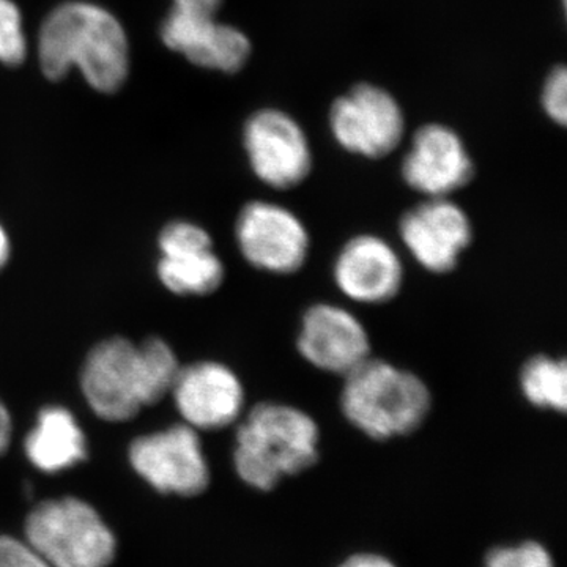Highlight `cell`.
Listing matches in <instances>:
<instances>
[{
    "label": "cell",
    "instance_id": "1",
    "mask_svg": "<svg viewBox=\"0 0 567 567\" xmlns=\"http://www.w3.org/2000/svg\"><path fill=\"white\" fill-rule=\"evenodd\" d=\"M37 48L48 80H63L78 69L102 93L121 91L128 80V37L122 22L96 3L71 0L55 7L41 24Z\"/></svg>",
    "mask_w": 567,
    "mask_h": 567
},
{
    "label": "cell",
    "instance_id": "2",
    "mask_svg": "<svg viewBox=\"0 0 567 567\" xmlns=\"http://www.w3.org/2000/svg\"><path fill=\"white\" fill-rule=\"evenodd\" d=\"M181 364L174 350L159 338L141 346L130 339L99 342L85 358L81 388L93 413L110 423H123L169 394Z\"/></svg>",
    "mask_w": 567,
    "mask_h": 567
},
{
    "label": "cell",
    "instance_id": "3",
    "mask_svg": "<svg viewBox=\"0 0 567 567\" xmlns=\"http://www.w3.org/2000/svg\"><path fill=\"white\" fill-rule=\"evenodd\" d=\"M319 425L297 406L262 402L238 425L234 465L244 483L268 492L319 458Z\"/></svg>",
    "mask_w": 567,
    "mask_h": 567
},
{
    "label": "cell",
    "instance_id": "4",
    "mask_svg": "<svg viewBox=\"0 0 567 567\" xmlns=\"http://www.w3.org/2000/svg\"><path fill=\"white\" fill-rule=\"evenodd\" d=\"M344 377L342 413L371 439L385 442L413 434L429 415L431 391L413 372L368 358Z\"/></svg>",
    "mask_w": 567,
    "mask_h": 567
},
{
    "label": "cell",
    "instance_id": "5",
    "mask_svg": "<svg viewBox=\"0 0 567 567\" xmlns=\"http://www.w3.org/2000/svg\"><path fill=\"white\" fill-rule=\"evenodd\" d=\"M25 537L50 567H107L115 557L111 528L74 496L40 503L25 522Z\"/></svg>",
    "mask_w": 567,
    "mask_h": 567
},
{
    "label": "cell",
    "instance_id": "6",
    "mask_svg": "<svg viewBox=\"0 0 567 567\" xmlns=\"http://www.w3.org/2000/svg\"><path fill=\"white\" fill-rule=\"evenodd\" d=\"M330 130L344 151L364 158H383L401 144L405 115L390 92L363 82L331 104Z\"/></svg>",
    "mask_w": 567,
    "mask_h": 567
},
{
    "label": "cell",
    "instance_id": "7",
    "mask_svg": "<svg viewBox=\"0 0 567 567\" xmlns=\"http://www.w3.org/2000/svg\"><path fill=\"white\" fill-rule=\"evenodd\" d=\"M134 472L162 494L194 496L210 483V470L196 429L175 424L137 436L130 446Z\"/></svg>",
    "mask_w": 567,
    "mask_h": 567
},
{
    "label": "cell",
    "instance_id": "8",
    "mask_svg": "<svg viewBox=\"0 0 567 567\" xmlns=\"http://www.w3.org/2000/svg\"><path fill=\"white\" fill-rule=\"evenodd\" d=\"M244 145L252 173L271 188H295L311 173L308 136L287 112L274 107L254 112L245 123Z\"/></svg>",
    "mask_w": 567,
    "mask_h": 567
},
{
    "label": "cell",
    "instance_id": "9",
    "mask_svg": "<svg viewBox=\"0 0 567 567\" xmlns=\"http://www.w3.org/2000/svg\"><path fill=\"white\" fill-rule=\"evenodd\" d=\"M238 248L252 267L274 275H292L309 256V234L303 221L278 204L254 200L237 219Z\"/></svg>",
    "mask_w": 567,
    "mask_h": 567
},
{
    "label": "cell",
    "instance_id": "10",
    "mask_svg": "<svg viewBox=\"0 0 567 567\" xmlns=\"http://www.w3.org/2000/svg\"><path fill=\"white\" fill-rule=\"evenodd\" d=\"M399 234L413 259L436 275L454 270L473 240L468 215L447 197H427L406 212Z\"/></svg>",
    "mask_w": 567,
    "mask_h": 567
},
{
    "label": "cell",
    "instance_id": "11",
    "mask_svg": "<svg viewBox=\"0 0 567 567\" xmlns=\"http://www.w3.org/2000/svg\"><path fill=\"white\" fill-rule=\"evenodd\" d=\"M473 175L475 164L453 128L427 123L413 134L402 162V177L410 188L427 197H447L468 185Z\"/></svg>",
    "mask_w": 567,
    "mask_h": 567
},
{
    "label": "cell",
    "instance_id": "12",
    "mask_svg": "<svg viewBox=\"0 0 567 567\" xmlns=\"http://www.w3.org/2000/svg\"><path fill=\"white\" fill-rule=\"evenodd\" d=\"M298 352L317 369L347 375L371 358V339L364 324L341 306L309 308L297 339Z\"/></svg>",
    "mask_w": 567,
    "mask_h": 567
},
{
    "label": "cell",
    "instance_id": "13",
    "mask_svg": "<svg viewBox=\"0 0 567 567\" xmlns=\"http://www.w3.org/2000/svg\"><path fill=\"white\" fill-rule=\"evenodd\" d=\"M171 393L185 423L200 431H218L235 423L245 404L240 379L215 361L181 368Z\"/></svg>",
    "mask_w": 567,
    "mask_h": 567
},
{
    "label": "cell",
    "instance_id": "14",
    "mask_svg": "<svg viewBox=\"0 0 567 567\" xmlns=\"http://www.w3.org/2000/svg\"><path fill=\"white\" fill-rule=\"evenodd\" d=\"M162 259L158 276L167 290L177 295H208L224 281L221 259L204 227L188 221L164 226L158 238Z\"/></svg>",
    "mask_w": 567,
    "mask_h": 567
},
{
    "label": "cell",
    "instance_id": "15",
    "mask_svg": "<svg viewBox=\"0 0 567 567\" xmlns=\"http://www.w3.org/2000/svg\"><path fill=\"white\" fill-rule=\"evenodd\" d=\"M162 40L186 61L207 70L237 73L252 47L248 35L216 17H194L171 9L162 24Z\"/></svg>",
    "mask_w": 567,
    "mask_h": 567
},
{
    "label": "cell",
    "instance_id": "16",
    "mask_svg": "<svg viewBox=\"0 0 567 567\" xmlns=\"http://www.w3.org/2000/svg\"><path fill=\"white\" fill-rule=\"evenodd\" d=\"M336 286L357 303L382 305L393 300L404 282V267L393 246L375 235L347 241L336 259Z\"/></svg>",
    "mask_w": 567,
    "mask_h": 567
},
{
    "label": "cell",
    "instance_id": "17",
    "mask_svg": "<svg viewBox=\"0 0 567 567\" xmlns=\"http://www.w3.org/2000/svg\"><path fill=\"white\" fill-rule=\"evenodd\" d=\"M24 450L35 468L59 473L87 458V439L70 410L51 405L41 410Z\"/></svg>",
    "mask_w": 567,
    "mask_h": 567
},
{
    "label": "cell",
    "instance_id": "18",
    "mask_svg": "<svg viewBox=\"0 0 567 567\" xmlns=\"http://www.w3.org/2000/svg\"><path fill=\"white\" fill-rule=\"evenodd\" d=\"M522 393L537 409L565 413L567 409V365L565 360L536 357L520 374Z\"/></svg>",
    "mask_w": 567,
    "mask_h": 567
},
{
    "label": "cell",
    "instance_id": "19",
    "mask_svg": "<svg viewBox=\"0 0 567 567\" xmlns=\"http://www.w3.org/2000/svg\"><path fill=\"white\" fill-rule=\"evenodd\" d=\"M28 55V35L20 7L14 0H0V63L18 66Z\"/></svg>",
    "mask_w": 567,
    "mask_h": 567
},
{
    "label": "cell",
    "instance_id": "20",
    "mask_svg": "<svg viewBox=\"0 0 567 567\" xmlns=\"http://www.w3.org/2000/svg\"><path fill=\"white\" fill-rule=\"evenodd\" d=\"M486 567H555L546 547L528 540L514 547L494 548L486 558Z\"/></svg>",
    "mask_w": 567,
    "mask_h": 567
},
{
    "label": "cell",
    "instance_id": "21",
    "mask_svg": "<svg viewBox=\"0 0 567 567\" xmlns=\"http://www.w3.org/2000/svg\"><path fill=\"white\" fill-rule=\"evenodd\" d=\"M544 112L559 126H565L567 121V71L565 66H555L544 82L543 96Z\"/></svg>",
    "mask_w": 567,
    "mask_h": 567
},
{
    "label": "cell",
    "instance_id": "22",
    "mask_svg": "<svg viewBox=\"0 0 567 567\" xmlns=\"http://www.w3.org/2000/svg\"><path fill=\"white\" fill-rule=\"evenodd\" d=\"M0 567H50L39 551L17 537L0 535Z\"/></svg>",
    "mask_w": 567,
    "mask_h": 567
},
{
    "label": "cell",
    "instance_id": "23",
    "mask_svg": "<svg viewBox=\"0 0 567 567\" xmlns=\"http://www.w3.org/2000/svg\"><path fill=\"white\" fill-rule=\"evenodd\" d=\"M223 0H173V10L194 17H216Z\"/></svg>",
    "mask_w": 567,
    "mask_h": 567
},
{
    "label": "cell",
    "instance_id": "24",
    "mask_svg": "<svg viewBox=\"0 0 567 567\" xmlns=\"http://www.w3.org/2000/svg\"><path fill=\"white\" fill-rule=\"evenodd\" d=\"M339 567H395L390 559L374 554L353 555Z\"/></svg>",
    "mask_w": 567,
    "mask_h": 567
},
{
    "label": "cell",
    "instance_id": "25",
    "mask_svg": "<svg viewBox=\"0 0 567 567\" xmlns=\"http://www.w3.org/2000/svg\"><path fill=\"white\" fill-rule=\"evenodd\" d=\"M11 416L9 409L0 401V456L6 453L11 440Z\"/></svg>",
    "mask_w": 567,
    "mask_h": 567
},
{
    "label": "cell",
    "instance_id": "26",
    "mask_svg": "<svg viewBox=\"0 0 567 567\" xmlns=\"http://www.w3.org/2000/svg\"><path fill=\"white\" fill-rule=\"evenodd\" d=\"M10 240L9 235H7L6 229H3L2 224H0V270L6 267V264L9 262L10 259Z\"/></svg>",
    "mask_w": 567,
    "mask_h": 567
}]
</instances>
